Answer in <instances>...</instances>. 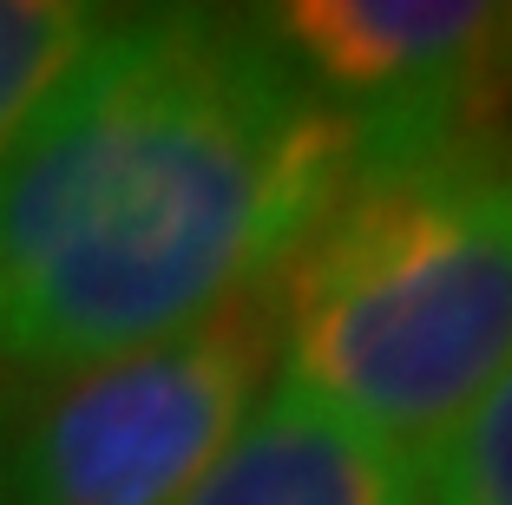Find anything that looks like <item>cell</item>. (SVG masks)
Returning a JSON list of instances; mask_svg holds the SVG:
<instances>
[{
    "instance_id": "cell-4",
    "label": "cell",
    "mask_w": 512,
    "mask_h": 505,
    "mask_svg": "<svg viewBox=\"0 0 512 505\" xmlns=\"http://www.w3.org/2000/svg\"><path fill=\"white\" fill-rule=\"evenodd\" d=\"M296 73L368 158L512 119V7L486 0H283L263 7Z\"/></svg>"
},
{
    "instance_id": "cell-7",
    "label": "cell",
    "mask_w": 512,
    "mask_h": 505,
    "mask_svg": "<svg viewBox=\"0 0 512 505\" xmlns=\"http://www.w3.org/2000/svg\"><path fill=\"white\" fill-rule=\"evenodd\" d=\"M421 505H512V368L434 446L421 466Z\"/></svg>"
},
{
    "instance_id": "cell-6",
    "label": "cell",
    "mask_w": 512,
    "mask_h": 505,
    "mask_svg": "<svg viewBox=\"0 0 512 505\" xmlns=\"http://www.w3.org/2000/svg\"><path fill=\"white\" fill-rule=\"evenodd\" d=\"M106 7L86 0H0V158L33 119V105L73 66V53L99 33Z\"/></svg>"
},
{
    "instance_id": "cell-5",
    "label": "cell",
    "mask_w": 512,
    "mask_h": 505,
    "mask_svg": "<svg viewBox=\"0 0 512 505\" xmlns=\"http://www.w3.org/2000/svg\"><path fill=\"white\" fill-rule=\"evenodd\" d=\"M178 505H421V466L302 387L270 381L237 440L178 492Z\"/></svg>"
},
{
    "instance_id": "cell-2",
    "label": "cell",
    "mask_w": 512,
    "mask_h": 505,
    "mask_svg": "<svg viewBox=\"0 0 512 505\" xmlns=\"http://www.w3.org/2000/svg\"><path fill=\"white\" fill-rule=\"evenodd\" d=\"M270 289L276 381L427 466L512 368V119L368 158Z\"/></svg>"
},
{
    "instance_id": "cell-1",
    "label": "cell",
    "mask_w": 512,
    "mask_h": 505,
    "mask_svg": "<svg viewBox=\"0 0 512 505\" xmlns=\"http://www.w3.org/2000/svg\"><path fill=\"white\" fill-rule=\"evenodd\" d=\"M263 14H106L0 158V381L132 355L263 289L362 178Z\"/></svg>"
},
{
    "instance_id": "cell-3",
    "label": "cell",
    "mask_w": 512,
    "mask_h": 505,
    "mask_svg": "<svg viewBox=\"0 0 512 505\" xmlns=\"http://www.w3.org/2000/svg\"><path fill=\"white\" fill-rule=\"evenodd\" d=\"M270 283L132 355L0 381V505H178L276 381Z\"/></svg>"
}]
</instances>
